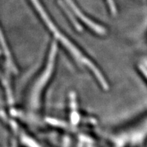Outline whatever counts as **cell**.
<instances>
[{"mask_svg":"<svg viewBox=\"0 0 147 147\" xmlns=\"http://www.w3.org/2000/svg\"><path fill=\"white\" fill-rule=\"evenodd\" d=\"M32 1V3L34 5L35 8L36 9L37 12L39 13V14L41 16V18L43 19V21H45L46 25H47L49 28L52 31V32L54 34L55 36L57 37V38L61 41L64 47H65L67 49V50L70 53L72 54L73 57L78 61L80 63L83 64L84 66L85 67H88L90 69L93 66V63L91 61H90L89 59L86 57L84 55H83L82 53H80V51L78 50V49L75 47L74 45H73L71 44V42H69L63 34L59 31L58 29H57V27L55 26V25L52 23V21H51V19L47 16V14L45 12V10H43V8H42L41 5L39 1L38 0H31Z\"/></svg>","mask_w":147,"mask_h":147,"instance_id":"obj_2","label":"cell"},{"mask_svg":"<svg viewBox=\"0 0 147 147\" xmlns=\"http://www.w3.org/2000/svg\"><path fill=\"white\" fill-rule=\"evenodd\" d=\"M57 51L56 45H53L51 48L50 56L49 57V61L47 64V67H45V71H43L39 78L36 79V82L32 84V87L29 91V95L27 96V103L31 108H33L34 110L39 108L40 105V102L41 100L42 91L45 89V86L47 83V80L50 78L54 65V59L55 57Z\"/></svg>","mask_w":147,"mask_h":147,"instance_id":"obj_1","label":"cell"},{"mask_svg":"<svg viewBox=\"0 0 147 147\" xmlns=\"http://www.w3.org/2000/svg\"><path fill=\"white\" fill-rule=\"evenodd\" d=\"M66 1H67V3L69 5V6L71 7L74 12L76 14H77V15L81 18V19L83 20L84 23L87 24V25H89L92 29H93V30L95 31L96 32H98V34H104V29H103L102 27L99 26V25H97L94 23H93V22H92L91 20H89V18L85 17V16L83 15L82 13H81V12H80V10L77 8V7L75 6V5L74 4L72 1H71V0H66Z\"/></svg>","mask_w":147,"mask_h":147,"instance_id":"obj_3","label":"cell"}]
</instances>
